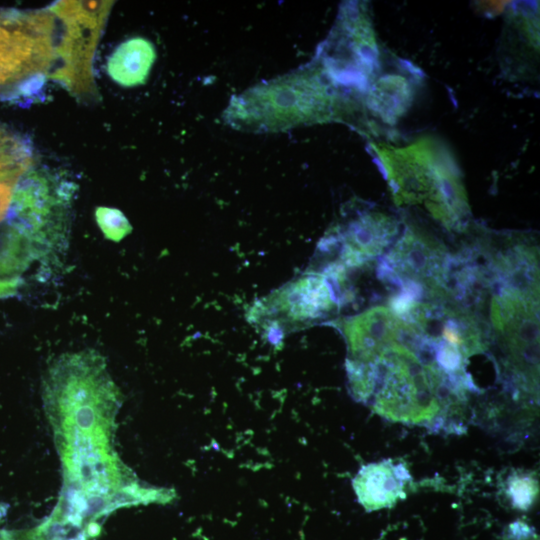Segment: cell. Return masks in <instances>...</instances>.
<instances>
[{"mask_svg": "<svg viewBox=\"0 0 540 540\" xmlns=\"http://www.w3.org/2000/svg\"><path fill=\"white\" fill-rule=\"evenodd\" d=\"M95 218L104 236L114 242H119L132 231L128 219L118 209L104 206L97 207Z\"/></svg>", "mask_w": 540, "mask_h": 540, "instance_id": "cell-15", "label": "cell"}, {"mask_svg": "<svg viewBox=\"0 0 540 540\" xmlns=\"http://www.w3.org/2000/svg\"><path fill=\"white\" fill-rule=\"evenodd\" d=\"M504 493L516 509L526 511L539 493L538 479L532 473L513 471L506 479Z\"/></svg>", "mask_w": 540, "mask_h": 540, "instance_id": "cell-14", "label": "cell"}, {"mask_svg": "<svg viewBox=\"0 0 540 540\" xmlns=\"http://www.w3.org/2000/svg\"><path fill=\"white\" fill-rule=\"evenodd\" d=\"M342 292L327 273L307 272L267 296L259 311L278 323L309 325L335 313Z\"/></svg>", "mask_w": 540, "mask_h": 540, "instance_id": "cell-6", "label": "cell"}, {"mask_svg": "<svg viewBox=\"0 0 540 540\" xmlns=\"http://www.w3.org/2000/svg\"><path fill=\"white\" fill-rule=\"evenodd\" d=\"M56 17L51 9L0 13V86L43 82L55 62Z\"/></svg>", "mask_w": 540, "mask_h": 540, "instance_id": "cell-4", "label": "cell"}, {"mask_svg": "<svg viewBox=\"0 0 540 540\" xmlns=\"http://www.w3.org/2000/svg\"><path fill=\"white\" fill-rule=\"evenodd\" d=\"M398 232V223L390 215L377 211L360 215L347 224L342 234L344 263L358 266L381 254Z\"/></svg>", "mask_w": 540, "mask_h": 540, "instance_id": "cell-10", "label": "cell"}, {"mask_svg": "<svg viewBox=\"0 0 540 540\" xmlns=\"http://www.w3.org/2000/svg\"><path fill=\"white\" fill-rule=\"evenodd\" d=\"M411 480L404 463L392 459L361 467L352 481L359 503L368 512L391 508L406 498L405 487Z\"/></svg>", "mask_w": 540, "mask_h": 540, "instance_id": "cell-9", "label": "cell"}, {"mask_svg": "<svg viewBox=\"0 0 540 540\" xmlns=\"http://www.w3.org/2000/svg\"><path fill=\"white\" fill-rule=\"evenodd\" d=\"M414 94V83L407 74L377 75L366 93L364 106L372 116L393 125L407 112Z\"/></svg>", "mask_w": 540, "mask_h": 540, "instance_id": "cell-11", "label": "cell"}, {"mask_svg": "<svg viewBox=\"0 0 540 540\" xmlns=\"http://www.w3.org/2000/svg\"><path fill=\"white\" fill-rule=\"evenodd\" d=\"M60 185L47 172L32 171L13 191L9 209V229L31 243L40 253L51 244L61 224L64 199Z\"/></svg>", "mask_w": 540, "mask_h": 540, "instance_id": "cell-5", "label": "cell"}, {"mask_svg": "<svg viewBox=\"0 0 540 540\" xmlns=\"http://www.w3.org/2000/svg\"><path fill=\"white\" fill-rule=\"evenodd\" d=\"M388 268L411 281H439L443 276L444 252L433 238L408 227L387 257Z\"/></svg>", "mask_w": 540, "mask_h": 540, "instance_id": "cell-8", "label": "cell"}, {"mask_svg": "<svg viewBox=\"0 0 540 540\" xmlns=\"http://www.w3.org/2000/svg\"><path fill=\"white\" fill-rule=\"evenodd\" d=\"M351 361L374 363L400 341L401 320L389 307L375 306L340 322Z\"/></svg>", "mask_w": 540, "mask_h": 540, "instance_id": "cell-7", "label": "cell"}, {"mask_svg": "<svg viewBox=\"0 0 540 540\" xmlns=\"http://www.w3.org/2000/svg\"><path fill=\"white\" fill-rule=\"evenodd\" d=\"M31 162L27 142L0 128V182L14 183L27 171Z\"/></svg>", "mask_w": 540, "mask_h": 540, "instance_id": "cell-13", "label": "cell"}, {"mask_svg": "<svg viewBox=\"0 0 540 540\" xmlns=\"http://www.w3.org/2000/svg\"><path fill=\"white\" fill-rule=\"evenodd\" d=\"M13 184L10 182H0V223L7 216L10 209L14 191Z\"/></svg>", "mask_w": 540, "mask_h": 540, "instance_id": "cell-16", "label": "cell"}, {"mask_svg": "<svg viewBox=\"0 0 540 540\" xmlns=\"http://www.w3.org/2000/svg\"><path fill=\"white\" fill-rule=\"evenodd\" d=\"M112 1H59L50 9L60 25L51 76L79 98L97 95L92 62Z\"/></svg>", "mask_w": 540, "mask_h": 540, "instance_id": "cell-3", "label": "cell"}, {"mask_svg": "<svg viewBox=\"0 0 540 540\" xmlns=\"http://www.w3.org/2000/svg\"><path fill=\"white\" fill-rule=\"evenodd\" d=\"M156 59L153 44L143 37H133L116 47L107 61V73L117 84L135 87L144 84Z\"/></svg>", "mask_w": 540, "mask_h": 540, "instance_id": "cell-12", "label": "cell"}, {"mask_svg": "<svg viewBox=\"0 0 540 540\" xmlns=\"http://www.w3.org/2000/svg\"><path fill=\"white\" fill-rule=\"evenodd\" d=\"M372 147L398 206L423 204L447 228L462 224L469 215L457 165L439 141L423 137L402 147Z\"/></svg>", "mask_w": 540, "mask_h": 540, "instance_id": "cell-2", "label": "cell"}, {"mask_svg": "<svg viewBox=\"0 0 540 540\" xmlns=\"http://www.w3.org/2000/svg\"><path fill=\"white\" fill-rule=\"evenodd\" d=\"M353 112L352 99L317 64L245 91L224 115L236 128L278 131L343 120Z\"/></svg>", "mask_w": 540, "mask_h": 540, "instance_id": "cell-1", "label": "cell"}]
</instances>
